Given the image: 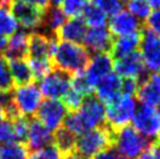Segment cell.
Returning <instances> with one entry per match:
<instances>
[{"label": "cell", "mask_w": 160, "mask_h": 159, "mask_svg": "<svg viewBox=\"0 0 160 159\" xmlns=\"http://www.w3.org/2000/svg\"><path fill=\"white\" fill-rule=\"evenodd\" d=\"M104 122L105 105L97 96L91 94L85 96L76 110L67 114L63 122V128L78 137L91 129L103 126Z\"/></svg>", "instance_id": "cell-1"}, {"label": "cell", "mask_w": 160, "mask_h": 159, "mask_svg": "<svg viewBox=\"0 0 160 159\" xmlns=\"http://www.w3.org/2000/svg\"><path fill=\"white\" fill-rule=\"evenodd\" d=\"M50 60L56 69L69 75H76L85 69L90 60V53L82 44L56 40Z\"/></svg>", "instance_id": "cell-2"}, {"label": "cell", "mask_w": 160, "mask_h": 159, "mask_svg": "<svg viewBox=\"0 0 160 159\" xmlns=\"http://www.w3.org/2000/svg\"><path fill=\"white\" fill-rule=\"evenodd\" d=\"M151 146L150 138L139 133L132 126L112 130V147L126 159H138Z\"/></svg>", "instance_id": "cell-3"}, {"label": "cell", "mask_w": 160, "mask_h": 159, "mask_svg": "<svg viewBox=\"0 0 160 159\" xmlns=\"http://www.w3.org/2000/svg\"><path fill=\"white\" fill-rule=\"evenodd\" d=\"M112 147V130L107 126L91 129L76 138L75 152L90 158Z\"/></svg>", "instance_id": "cell-4"}, {"label": "cell", "mask_w": 160, "mask_h": 159, "mask_svg": "<svg viewBox=\"0 0 160 159\" xmlns=\"http://www.w3.org/2000/svg\"><path fill=\"white\" fill-rule=\"evenodd\" d=\"M137 109L136 98L131 94L122 93L115 101L105 105V119L111 130L126 126Z\"/></svg>", "instance_id": "cell-5"}, {"label": "cell", "mask_w": 160, "mask_h": 159, "mask_svg": "<svg viewBox=\"0 0 160 159\" xmlns=\"http://www.w3.org/2000/svg\"><path fill=\"white\" fill-rule=\"evenodd\" d=\"M12 98L18 114L23 117L33 116L42 103L40 88L33 82L18 85L12 91Z\"/></svg>", "instance_id": "cell-6"}, {"label": "cell", "mask_w": 160, "mask_h": 159, "mask_svg": "<svg viewBox=\"0 0 160 159\" xmlns=\"http://www.w3.org/2000/svg\"><path fill=\"white\" fill-rule=\"evenodd\" d=\"M70 85L71 75L60 69H52L40 79L39 88L42 96L49 100H61L68 93Z\"/></svg>", "instance_id": "cell-7"}, {"label": "cell", "mask_w": 160, "mask_h": 159, "mask_svg": "<svg viewBox=\"0 0 160 159\" xmlns=\"http://www.w3.org/2000/svg\"><path fill=\"white\" fill-rule=\"evenodd\" d=\"M131 122L138 132L150 139L160 133V110L158 108L142 104L136 109Z\"/></svg>", "instance_id": "cell-8"}, {"label": "cell", "mask_w": 160, "mask_h": 159, "mask_svg": "<svg viewBox=\"0 0 160 159\" xmlns=\"http://www.w3.org/2000/svg\"><path fill=\"white\" fill-rule=\"evenodd\" d=\"M38 119L50 131H56L63 125L68 114L67 106L60 100L47 98L38 109Z\"/></svg>", "instance_id": "cell-9"}, {"label": "cell", "mask_w": 160, "mask_h": 159, "mask_svg": "<svg viewBox=\"0 0 160 159\" xmlns=\"http://www.w3.org/2000/svg\"><path fill=\"white\" fill-rule=\"evenodd\" d=\"M11 9L18 21L19 27H21L23 31L28 33H35L42 26L45 9L18 1H14L11 6Z\"/></svg>", "instance_id": "cell-10"}, {"label": "cell", "mask_w": 160, "mask_h": 159, "mask_svg": "<svg viewBox=\"0 0 160 159\" xmlns=\"http://www.w3.org/2000/svg\"><path fill=\"white\" fill-rule=\"evenodd\" d=\"M139 54L147 71L160 73V35L145 32L140 36Z\"/></svg>", "instance_id": "cell-11"}, {"label": "cell", "mask_w": 160, "mask_h": 159, "mask_svg": "<svg viewBox=\"0 0 160 159\" xmlns=\"http://www.w3.org/2000/svg\"><path fill=\"white\" fill-rule=\"evenodd\" d=\"M115 73L120 79H133L139 83L146 77V68L139 52L132 53L113 61Z\"/></svg>", "instance_id": "cell-12"}, {"label": "cell", "mask_w": 160, "mask_h": 159, "mask_svg": "<svg viewBox=\"0 0 160 159\" xmlns=\"http://www.w3.org/2000/svg\"><path fill=\"white\" fill-rule=\"evenodd\" d=\"M108 29L112 36H123L137 34L142 31V21L138 20L128 9H120L119 12L110 15L108 19Z\"/></svg>", "instance_id": "cell-13"}, {"label": "cell", "mask_w": 160, "mask_h": 159, "mask_svg": "<svg viewBox=\"0 0 160 159\" xmlns=\"http://www.w3.org/2000/svg\"><path fill=\"white\" fill-rule=\"evenodd\" d=\"M111 71H113V58L109 53H99L93 54L92 58H90L83 75L93 90L98 81Z\"/></svg>", "instance_id": "cell-14"}, {"label": "cell", "mask_w": 160, "mask_h": 159, "mask_svg": "<svg viewBox=\"0 0 160 159\" xmlns=\"http://www.w3.org/2000/svg\"><path fill=\"white\" fill-rule=\"evenodd\" d=\"M113 36L108 27H88L82 44L91 54L108 53L111 48Z\"/></svg>", "instance_id": "cell-15"}, {"label": "cell", "mask_w": 160, "mask_h": 159, "mask_svg": "<svg viewBox=\"0 0 160 159\" xmlns=\"http://www.w3.org/2000/svg\"><path fill=\"white\" fill-rule=\"evenodd\" d=\"M136 94L142 104L160 108V73L146 76L139 83Z\"/></svg>", "instance_id": "cell-16"}, {"label": "cell", "mask_w": 160, "mask_h": 159, "mask_svg": "<svg viewBox=\"0 0 160 159\" xmlns=\"http://www.w3.org/2000/svg\"><path fill=\"white\" fill-rule=\"evenodd\" d=\"M53 131L46 128L39 119L33 118L28 121L26 143L29 150H39L45 146L53 144Z\"/></svg>", "instance_id": "cell-17"}, {"label": "cell", "mask_w": 160, "mask_h": 159, "mask_svg": "<svg viewBox=\"0 0 160 159\" xmlns=\"http://www.w3.org/2000/svg\"><path fill=\"white\" fill-rule=\"evenodd\" d=\"M122 83L123 80L116 74L115 71H111L98 81V83L95 85V93L104 105H107L119 96L122 91Z\"/></svg>", "instance_id": "cell-18"}, {"label": "cell", "mask_w": 160, "mask_h": 159, "mask_svg": "<svg viewBox=\"0 0 160 159\" xmlns=\"http://www.w3.org/2000/svg\"><path fill=\"white\" fill-rule=\"evenodd\" d=\"M53 35H48L45 33H33L29 36L28 44V58H42L50 59L53 53L54 46L56 39L52 38Z\"/></svg>", "instance_id": "cell-19"}, {"label": "cell", "mask_w": 160, "mask_h": 159, "mask_svg": "<svg viewBox=\"0 0 160 159\" xmlns=\"http://www.w3.org/2000/svg\"><path fill=\"white\" fill-rule=\"evenodd\" d=\"M87 29H88V26L85 25V22L81 17L68 18L56 33V36H58L60 40H63V41L82 44Z\"/></svg>", "instance_id": "cell-20"}, {"label": "cell", "mask_w": 160, "mask_h": 159, "mask_svg": "<svg viewBox=\"0 0 160 159\" xmlns=\"http://www.w3.org/2000/svg\"><path fill=\"white\" fill-rule=\"evenodd\" d=\"M31 34L23 29H18L13 33L7 40V47L5 52V56L7 60L12 59L25 58L28 52V44H29Z\"/></svg>", "instance_id": "cell-21"}, {"label": "cell", "mask_w": 160, "mask_h": 159, "mask_svg": "<svg viewBox=\"0 0 160 159\" xmlns=\"http://www.w3.org/2000/svg\"><path fill=\"white\" fill-rule=\"evenodd\" d=\"M140 33L137 34H130V35L117 36L115 40H112L111 44V56L115 59H119L132 53H136L139 49L140 44Z\"/></svg>", "instance_id": "cell-22"}, {"label": "cell", "mask_w": 160, "mask_h": 159, "mask_svg": "<svg viewBox=\"0 0 160 159\" xmlns=\"http://www.w3.org/2000/svg\"><path fill=\"white\" fill-rule=\"evenodd\" d=\"M67 19V15L63 13V11L60 7H50L45 9L41 28L45 31V34L54 35L58 33Z\"/></svg>", "instance_id": "cell-23"}, {"label": "cell", "mask_w": 160, "mask_h": 159, "mask_svg": "<svg viewBox=\"0 0 160 159\" xmlns=\"http://www.w3.org/2000/svg\"><path fill=\"white\" fill-rule=\"evenodd\" d=\"M8 61L9 71H11V76L13 79V82L15 84H26L32 82L33 74L29 68L28 61L25 60V58L21 59H12V60H7Z\"/></svg>", "instance_id": "cell-24"}, {"label": "cell", "mask_w": 160, "mask_h": 159, "mask_svg": "<svg viewBox=\"0 0 160 159\" xmlns=\"http://www.w3.org/2000/svg\"><path fill=\"white\" fill-rule=\"evenodd\" d=\"M88 27H105L109 15L91 3H87L80 15Z\"/></svg>", "instance_id": "cell-25"}, {"label": "cell", "mask_w": 160, "mask_h": 159, "mask_svg": "<svg viewBox=\"0 0 160 159\" xmlns=\"http://www.w3.org/2000/svg\"><path fill=\"white\" fill-rule=\"evenodd\" d=\"M19 29V23L8 5L0 6V38L7 39Z\"/></svg>", "instance_id": "cell-26"}, {"label": "cell", "mask_w": 160, "mask_h": 159, "mask_svg": "<svg viewBox=\"0 0 160 159\" xmlns=\"http://www.w3.org/2000/svg\"><path fill=\"white\" fill-rule=\"evenodd\" d=\"M55 135L53 137L54 145L58 146V149L62 155H67L70 152H74L75 150V143H76V136H74L71 132H69L66 128H61L55 131Z\"/></svg>", "instance_id": "cell-27"}, {"label": "cell", "mask_w": 160, "mask_h": 159, "mask_svg": "<svg viewBox=\"0 0 160 159\" xmlns=\"http://www.w3.org/2000/svg\"><path fill=\"white\" fill-rule=\"evenodd\" d=\"M28 64L32 70L33 77L40 80L41 77L49 73L53 69V63L50 59H42V58H29Z\"/></svg>", "instance_id": "cell-28"}, {"label": "cell", "mask_w": 160, "mask_h": 159, "mask_svg": "<svg viewBox=\"0 0 160 159\" xmlns=\"http://www.w3.org/2000/svg\"><path fill=\"white\" fill-rule=\"evenodd\" d=\"M0 159H27L26 147L20 143L5 144L0 147Z\"/></svg>", "instance_id": "cell-29"}, {"label": "cell", "mask_w": 160, "mask_h": 159, "mask_svg": "<svg viewBox=\"0 0 160 159\" xmlns=\"http://www.w3.org/2000/svg\"><path fill=\"white\" fill-rule=\"evenodd\" d=\"M18 143L13 119L5 118L0 122V144H12Z\"/></svg>", "instance_id": "cell-30"}, {"label": "cell", "mask_w": 160, "mask_h": 159, "mask_svg": "<svg viewBox=\"0 0 160 159\" xmlns=\"http://www.w3.org/2000/svg\"><path fill=\"white\" fill-rule=\"evenodd\" d=\"M128 11L134 15L138 20H145L152 9L146 3V0H131L128 3Z\"/></svg>", "instance_id": "cell-31"}, {"label": "cell", "mask_w": 160, "mask_h": 159, "mask_svg": "<svg viewBox=\"0 0 160 159\" xmlns=\"http://www.w3.org/2000/svg\"><path fill=\"white\" fill-rule=\"evenodd\" d=\"M85 4L87 0H63L60 8L67 15V18H74L80 17Z\"/></svg>", "instance_id": "cell-32"}, {"label": "cell", "mask_w": 160, "mask_h": 159, "mask_svg": "<svg viewBox=\"0 0 160 159\" xmlns=\"http://www.w3.org/2000/svg\"><path fill=\"white\" fill-rule=\"evenodd\" d=\"M13 79L11 76L8 61L0 56V91H9L13 88Z\"/></svg>", "instance_id": "cell-33"}, {"label": "cell", "mask_w": 160, "mask_h": 159, "mask_svg": "<svg viewBox=\"0 0 160 159\" xmlns=\"http://www.w3.org/2000/svg\"><path fill=\"white\" fill-rule=\"evenodd\" d=\"M61 157L62 152L58 150V146L50 144L42 149L32 151V153L27 157V159H61Z\"/></svg>", "instance_id": "cell-34"}, {"label": "cell", "mask_w": 160, "mask_h": 159, "mask_svg": "<svg viewBox=\"0 0 160 159\" xmlns=\"http://www.w3.org/2000/svg\"><path fill=\"white\" fill-rule=\"evenodd\" d=\"M90 3L108 15H112L123 8V3L120 0H90Z\"/></svg>", "instance_id": "cell-35"}, {"label": "cell", "mask_w": 160, "mask_h": 159, "mask_svg": "<svg viewBox=\"0 0 160 159\" xmlns=\"http://www.w3.org/2000/svg\"><path fill=\"white\" fill-rule=\"evenodd\" d=\"M62 100L64 105L67 106V109H70L71 111H74L81 105L82 101L84 100V96L78 93L77 90H75L74 88H71L70 85V89L68 90V93L64 95V97Z\"/></svg>", "instance_id": "cell-36"}, {"label": "cell", "mask_w": 160, "mask_h": 159, "mask_svg": "<svg viewBox=\"0 0 160 159\" xmlns=\"http://www.w3.org/2000/svg\"><path fill=\"white\" fill-rule=\"evenodd\" d=\"M147 32L160 35V8L152 9L145 20Z\"/></svg>", "instance_id": "cell-37"}, {"label": "cell", "mask_w": 160, "mask_h": 159, "mask_svg": "<svg viewBox=\"0 0 160 159\" xmlns=\"http://www.w3.org/2000/svg\"><path fill=\"white\" fill-rule=\"evenodd\" d=\"M138 159H160V146L151 145Z\"/></svg>", "instance_id": "cell-38"}, {"label": "cell", "mask_w": 160, "mask_h": 159, "mask_svg": "<svg viewBox=\"0 0 160 159\" xmlns=\"http://www.w3.org/2000/svg\"><path fill=\"white\" fill-rule=\"evenodd\" d=\"M95 159H126L124 157H122L120 155H118L113 149H108V150L103 151L101 153L95 156Z\"/></svg>", "instance_id": "cell-39"}, {"label": "cell", "mask_w": 160, "mask_h": 159, "mask_svg": "<svg viewBox=\"0 0 160 159\" xmlns=\"http://www.w3.org/2000/svg\"><path fill=\"white\" fill-rule=\"evenodd\" d=\"M14 1L23 3V4H27V5H32V6L39 7L41 9H46L49 6L48 0H14Z\"/></svg>", "instance_id": "cell-40"}, {"label": "cell", "mask_w": 160, "mask_h": 159, "mask_svg": "<svg viewBox=\"0 0 160 159\" xmlns=\"http://www.w3.org/2000/svg\"><path fill=\"white\" fill-rule=\"evenodd\" d=\"M63 159H89L87 157H83V156L78 155L76 152H70V153H67V155L63 157Z\"/></svg>", "instance_id": "cell-41"}, {"label": "cell", "mask_w": 160, "mask_h": 159, "mask_svg": "<svg viewBox=\"0 0 160 159\" xmlns=\"http://www.w3.org/2000/svg\"><path fill=\"white\" fill-rule=\"evenodd\" d=\"M6 47H7V39L5 38H0V56H2L6 52Z\"/></svg>", "instance_id": "cell-42"}, {"label": "cell", "mask_w": 160, "mask_h": 159, "mask_svg": "<svg viewBox=\"0 0 160 159\" xmlns=\"http://www.w3.org/2000/svg\"><path fill=\"white\" fill-rule=\"evenodd\" d=\"M146 3L151 7V9L160 8V0H146Z\"/></svg>", "instance_id": "cell-43"}, {"label": "cell", "mask_w": 160, "mask_h": 159, "mask_svg": "<svg viewBox=\"0 0 160 159\" xmlns=\"http://www.w3.org/2000/svg\"><path fill=\"white\" fill-rule=\"evenodd\" d=\"M63 0H48V4L50 7H60Z\"/></svg>", "instance_id": "cell-44"}, {"label": "cell", "mask_w": 160, "mask_h": 159, "mask_svg": "<svg viewBox=\"0 0 160 159\" xmlns=\"http://www.w3.org/2000/svg\"><path fill=\"white\" fill-rule=\"evenodd\" d=\"M6 118V115H5V111H4V109L0 106V122L2 121V119H5Z\"/></svg>", "instance_id": "cell-45"}, {"label": "cell", "mask_w": 160, "mask_h": 159, "mask_svg": "<svg viewBox=\"0 0 160 159\" xmlns=\"http://www.w3.org/2000/svg\"><path fill=\"white\" fill-rule=\"evenodd\" d=\"M11 0H0V6H4V5H9Z\"/></svg>", "instance_id": "cell-46"}, {"label": "cell", "mask_w": 160, "mask_h": 159, "mask_svg": "<svg viewBox=\"0 0 160 159\" xmlns=\"http://www.w3.org/2000/svg\"><path fill=\"white\" fill-rule=\"evenodd\" d=\"M120 1H122V3H126V4H128V3H129V1H131V0H120Z\"/></svg>", "instance_id": "cell-47"}, {"label": "cell", "mask_w": 160, "mask_h": 159, "mask_svg": "<svg viewBox=\"0 0 160 159\" xmlns=\"http://www.w3.org/2000/svg\"><path fill=\"white\" fill-rule=\"evenodd\" d=\"M159 146H160V144H159Z\"/></svg>", "instance_id": "cell-48"}]
</instances>
